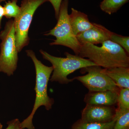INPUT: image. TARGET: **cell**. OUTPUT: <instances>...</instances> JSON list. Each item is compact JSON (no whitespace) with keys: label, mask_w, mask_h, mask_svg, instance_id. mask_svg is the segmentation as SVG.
<instances>
[{"label":"cell","mask_w":129,"mask_h":129,"mask_svg":"<svg viewBox=\"0 0 129 129\" xmlns=\"http://www.w3.org/2000/svg\"><path fill=\"white\" fill-rule=\"evenodd\" d=\"M102 44L101 47L90 43L82 45L79 56L104 68H129V55L121 46L110 40Z\"/></svg>","instance_id":"1"},{"label":"cell","mask_w":129,"mask_h":129,"mask_svg":"<svg viewBox=\"0 0 129 129\" xmlns=\"http://www.w3.org/2000/svg\"><path fill=\"white\" fill-rule=\"evenodd\" d=\"M25 52L27 55L32 59L35 68L36 81L35 90L36 98L32 112L21 123L23 129H35L32 119L37 109L41 106H44L46 110H50L54 103L53 99L50 98L47 94L48 82L53 72V68L52 67H47L43 64L37 59L34 52L32 50H27Z\"/></svg>","instance_id":"2"},{"label":"cell","mask_w":129,"mask_h":129,"mask_svg":"<svg viewBox=\"0 0 129 129\" xmlns=\"http://www.w3.org/2000/svg\"><path fill=\"white\" fill-rule=\"evenodd\" d=\"M43 58L50 62L53 68V74L50 80L58 82L61 84H68L74 80L68 78V76L79 69L91 66L97 65L88 59L79 56L65 52L66 57H60L51 55L41 50L40 51ZM98 66V65H97Z\"/></svg>","instance_id":"3"},{"label":"cell","mask_w":129,"mask_h":129,"mask_svg":"<svg viewBox=\"0 0 129 129\" xmlns=\"http://www.w3.org/2000/svg\"><path fill=\"white\" fill-rule=\"evenodd\" d=\"M69 0H63L60 6L57 22L56 26L45 35L55 36L56 39L51 45L63 46L72 49L79 56L81 45L74 34L70 23L68 14Z\"/></svg>","instance_id":"4"},{"label":"cell","mask_w":129,"mask_h":129,"mask_svg":"<svg viewBox=\"0 0 129 129\" xmlns=\"http://www.w3.org/2000/svg\"><path fill=\"white\" fill-rule=\"evenodd\" d=\"M15 33L14 20L12 19L8 21L0 33V72L9 76L13 75L16 70L18 60Z\"/></svg>","instance_id":"5"},{"label":"cell","mask_w":129,"mask_h":129,"mask_svg":"<svg viewBox=\"0 0 129 129\" xmlns=\"http://www.w3.org/2000/svg\"><path fill=\"white\" fill-rule=\"evenodd\" d=\"M47 0H23L20 11L14 20L16 45L20 52L29 42V30L36 9Z\"/></svg>","instance_id":"6"},{"label":"cell","mask_w":129,"mask_h":129,"mask_svg":"<svg viewBox=\"0 0 129 129\" xmlns=\"http://www.w3.org/2000/svg\"><path fill=\"white\" fill-rule=\"evenodd\" d=\"M101 67L91 66L81 69V73L88 74L73 79L77 80L88 89L89 92L110 90L119 92L120 88L109 76L102 72Z\"/></svg>","instance_id":"7"},{"label":"cell","mask_w":129,"mask_h":129,"mask_svg":"<svg viewBox=\"0 0 129 129\" xmlns=\"http://www.w3.org/2000/svg\"><path fill=\"white\" fill-rule=\"evenodd\" d=\"M115 112L114 106L86 104L82 111L81 119L86 122H110L115 118Z\"/></svg>","instance_id":"8"},{"label":"cell","mask_w":129,"mask_h":129,"mask_svg":"<svg viewBox=\"0 0 129 129\" xmlns=\"http://www.w3.org/2000/svg\"><path fill=\"white\" fill-rule=\"evenodd\" d=\"M92 23L93 25L92 27L76 36L81 45L86 43L94 45L102 44L104 41L110 40L113 32L103 25Z\"/></svg>","instance_id":"9"},{"label":"cell","mask_w":129,"mask_h":129,"mask_svg":"<svg viewBox=\"0 0 129 129\" xmlns=\"http://www.w3.org/2000/svg\"><path fill=\"white\" fill-rule=\"evenodd\" d=\"M119 93L110 90L89 92L84 101L86 104L114 106L117 104Z\"/></svg>","instance_id":"10"},{"label":"cell","mask_w":129,"mask_h":129,"mask_svg":"<svg viewBox=\"0 0 129 129\" xmlns=\"http://www.w3.org/2000/svg\"><path fill=\"white\" fill-rule=\"evenodd\" d=\"M70 23L75 36L82 33L93 26L90 22L88 15L85 13L72 8V12L69 14Z\"/></svg>","instance_id":"11"},{"label":"cell","mask_w":129,"mask_h":129,"mask_svg":"<svg viewBox=\"0 0 129 129\" xmlns=\"http://www.w3.org/2000/svg\"><path fill=\"white\" fill-rule=\"evenodd\" d=\"M119 88H129V68L115 67L102 69Z\"/></svg>","instance_id":"12"},{"label":"cell","mask_w":129,"mask_h":129,"mask_svg":"<svg viewBox=\"0 0 129 129\" xmlns=\"http://www.w3.org/2000/svg\"><path fill=\"white\" fill-rule=\"evenodd\" d=\"M116 119L111 122L106 123L86 122L81 119L76 121L73 124L72 129H113L115 125Z\"/></svg>","instance_id":"13"},{"label":"cell","mask_w":129,"mask_h":129,"mask_svg":"<svg viewBox=\"0 0 129 129\" xmlns=\"http://www.w3.org/2000/svg\"><path fill=\"white\" fill-rule=\"evenodd\" d=\"M117 107L115 115L122 114L129 110V88L120 89L118 96Z\"/></svg>","instance_id":"14"},{"label":"cell","mask_w":129,"mask_h":129,"mask_svg":"<svg viewBox=\"0 0 129 129\" xmlns=\"http://www.w3.org/2000/svg\"><path fill=\"white\" fill-rule=\"evenodd\" d=\"M129 0H103L101 2L100 7L101 9L107 14L111 15L117 12L120 8Z\"/></svg>","instance_id":"15"},{"label":"cell","mask_w":129,"mask_h":129,"mask_svg":"<svg viewBox=\"0 0 129 129\" xmlns=\"http://www.w3.org/2000/svg\"><path fill=\"white\" fill-rule=\"evenodd\" d=\"M17 0H13L6 2L3 7L5 11L4 16L6 18H15L19 14L20 7L17 5Z\"/></svg>","instance_id":"16"},{"label":"cell","mask_w":129,"mask_h":129,"mask_svg":"<svg viewBox=\"0 0 129 129\" xmlns=\"http://www.w3.org/2000/svg\"><path fill=\"white\" fill-rule=\"evenodd\" d=\"M115 118L116 121L113 129H129V110L115 115Z\"/></svg>","instance_id":"17"},{"label":"cell","mask_w":129,"mask_h":129,"mask_svg":"<svg viewBox=\"0 0 129 129\" xmlns=\"http://www.w3.org/2000/svg\"><path fill=\"white\" fill-rule=\"evenodd\" d=\"M110 40L116 43L122 47L127 54H129V37L117 34L113 32Z\"/></svg>","instance_id":"18"},{"label":"cell","mask_w":129,"mask_h":129,"mask_svg":"<svg viewBox=\"0 0 129 129\" xmlns=\"http://www.w3.org/2000/svg\"><path fill=\"white\" fill-rule=\"evenodd\" d=\"M8 126L6 129H23L18 119L11 120L7 123Z\"/></svg>","instance_id":"19"},{"label":"cell","mask_w":129,"mask_h":129,"mask_svg":"<svg viewBox=\"0 0 129 129\" xmlns=\"http://www.w3.org/2000/svg\"><path fill=\"white\" fill-rule=\"evenodd\" d=\"M50 2L53 6L55 12L56 18L57 19L59 15L60 6L62 0H47Z\"/></svg>","instance_id":"20"},{"label":"cell","mask_w":129,"mask_h":129,"mask_svg":"<svg viewBox=\"0 0 129 129\" xmlns=\"http://www.w3.org/2000/svg\"><path fill=\"white\" fill-rule=\"evenodd\" d=\"M5 15L4 7L0 5V29L1 28L2 20V18Z\"/></svg>","instance_id":"21"},{"label":"cell","mask_w":129,"mask_h":129,"mask_svg":"<svg viewBox=\"0 0 129 129\" xmlns=\"http://www.w3.org/2000/svg\"><path fill=\"white\" fill-rule=\"evenodd\" d=\"M3 126L2 124L0 123V129H2Z\"/></svg>","instance_id":"22"},{"label":"cell","mask_w":129,"mask_h":129,"mask_svg":"<svg viewBox=\"0 0 129 129\" xmlns=\"http://www.w3.org/2000/svg\"><path fill=\"white\" fill-rule=\"evenodd\" d=\"M6 1V0H0V2H1L4 1ZM10 1H13V0H10Z\"/></svg>","instance_id":"23"}]
</instances>
